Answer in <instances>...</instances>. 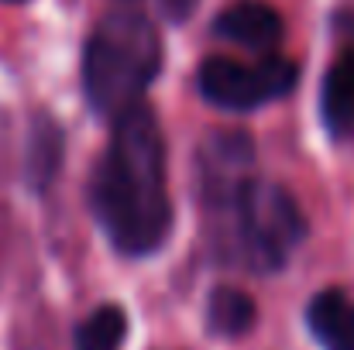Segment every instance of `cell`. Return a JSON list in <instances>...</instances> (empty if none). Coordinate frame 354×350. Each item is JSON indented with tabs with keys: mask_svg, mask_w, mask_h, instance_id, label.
<instances>
[{
	"mask_svg": "<svg viewBox=\"0 0 354 350\" xmlns=\"http://www.w3.org/2000/svg\"><path fill=\"white\" fill-rule=\"evenodd\" d=\"M162 62L165 41L155 21L134 7L111 10L93 28L83 52V93L90 110L104 120H118L124 110L145 104Z\"/></svg>",
	"mask_w": 354,
	"mask_h": 350,
	"instance_id": "3957f363",
	"label": "cell"
},
{
	"mask_svg": "<svg viewBox=\"0 0 354 350\" xmlns=\"http://www.w3.org/2000/svg\"><path fill=\"white\" fill-rule=\"evenodd\" d=\"M200 93L207 104L231 110V114H248L265 104H275L289 97L299 83V62L286 55H258L254 62H237L227 55H210L203 59L196 72Z\"/></svg>",
	"mask_w": 354,
	"mask_h": 350,
	"instance_id": "277c9868",
	"label": "cell"
},
{
	"mask_svg": "<svg viewBox=\"0 0 354 350\" xmlns=\"http://www.w3.org/2000/svg\"><path fill=\"white\" fill-rule=\"evenodd\" d=\"M214 35L234 41L241 48H251L258 55H268L279 48L286 24L282 14L265 0H234L214 17Z\"/></svg>",
	"mask_w": 354,
	"mask_h": 350,
	"instance_id": "5b68a950",
	"label": "cell"
},
{
	"mask_svg": "<svg viewBox=\"0 0 354 350\" xmlns=\"http://www.w3.org/2000/svg\"><path fill=\"white\" fill-rule=\"evenodd\" d=\"M200 206L214 257L251 275L282 271L310 233L296 196L254 168V144L244 130L207 137Z\"/></svg>",
	"mask_w": 354,
	"mask_h": 350,
	"instance_id": "6da1fadb",
	"label": "cell"
},
{
	"mask_svg": "<svg viewBox=\"0 0 354 350\" xmlns=\"http://www.w3.org/2000/svg\"><path fill=\"white\" fill-rule=\"evenodd\" d=\"M254 320H258V306H254V299L244 289H234V285L210 289V295H207V316H203L210 337L237 340V337L251 333Z\"/></svg>",
	"mask_w": 354,
	"mask_h": 350,
	"instance_id": "ba28073f",
	"label": "cell"
},
{
	"mask_svg": "<svg viewBox=\"0 0 354 350\" xmlns=\"http://www.w3.org/2000/svg\"><path fill=\"white\" fill-rule=\"evenodd\" d=\"M165 165V134L148 104L111 120V141L90 175V210L124 257H148L172 233Z\"/></svg>",
	"mask_w": 354,
	"mask_h": 350,
	"instance_id": "7a4b0ae2",
	"label": "cell"
},
{
	"mask_svg": "<svg viewBox=\"0 0 354 350\" xmlns=\"http://www.w3.org/2000/svg\"><path fill=\"white\" fill-rule=\"evenodd\" d=\"M62 155H66V134H62V127L48 114H35L31 134H28V182L38 193H45L52 186V179L59 175Z\"/></svg>",
	"mask_w": 354,
	"mask_h": 350,
	"instance_id": "9c48e42d",
	"label": "cell"
},
{
	"mask_svg": "<svg viewBox=\"0 0 354 350\" xmlns=\"http://www.w3.org/2000/svg\"><path fill=\"white\" fill-rule=\"evenodd\" d=\"M7 3H24V0H7Z\"/></svg>",
	"mask_w": 354,
	"mask_h": 350,
	"instance_id": "7c38bea8",
	"label": "cell"
},
{
	"mask_svg": "<svg viewBox=\"0 0 354 350\" xmlns=\"http://www.w3.org/2000/svg\"><path fill=\"white\" fill-rule=\"evenodd\" d=\"M124 337H127V313L107 302V306H97L73 330V350H120Z\"/></svg>",
	"mask_w": 354,
	"mask_h": 350,
	"instance_id": "30bf717a",
	"label": "cell"
},
{
	"mask_svg": "<svg viewBox=\"0 0 354 350\" xmlns=\"http://www.w3.org/2000/svg\"><path fill=\"white\" fill-rule=\"evenodd\" d=\"M306 327L324 350H354V299L341 289H324L306 306Z\"/></svg>",
	"mask_w": 354,
	"mask_h": 350,
	"instance_id": "52a82bcc",
	"label": "cell"
},
{
	"mask_svg": "<svg viewBox=\"0 0 354 350\" xmlns=\"http://www.w3.org/2000/svg\"><path fill=\"white\" fill-rule=\"evenodd\" d=\"M320 124L334 141L354 137V52H341L320 86Z\"/></svg>",
	"mask_w": 354,
	"mask_h": 350,
	"instance_id": "8992f818",
	"label": "cell"
},
{
	"mask_svg": "<svg viewBox=\"0 0 354 350\" xmlns=\"http://www.w3.org/2000/svg\"><path fill=\"white\" fill-rule=\"evenodd\" d=\"M172 17H189L193 14V7H196V0H158Z\"/></svg>",
	"mask_w": 354,
	"mask_h": 350,
	"instance_id": "8fae6325",
	"label": "cell"
}]
</instances>
